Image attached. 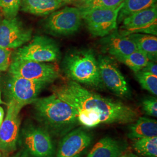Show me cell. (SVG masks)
<instances>
[{"label":"cell","instance_id":"6da1fadb","mask_svg":"<svg viewBox=\"0 0 157 157\" xmlns=\"http://www.w3.org/2000/svg\"><path fill=\"white\" fill-rule=\"evenodd\" d=\"M53 94L75 108L79 124L86 128L103 124H132L139 118L133 108L90 91L72 80L54 88Z\"/></svg>","mask_w":157,"mask_h":157},{"label":"cell","instance_id":"cb8c5ba5","mask_svg":"<svg viewBox=\"0 0 157 157\" xmlns=\"http://www.w3.org/2000/svg\"><path fill=\"white\" fill-rule=\"evenodd\" d=\"M136 76L143 89L157 96V76L141 70L136 73Z\"/></svg>","mask_w":157,"mask_h":157},{"label":"cell","instance_id":"484cf974","mask_svg":"<svg viewBox=\"0 0 157 157\" xmlns=\"http://www.w3.org/2000/svg\"><path fill=\"white\" fill-rule=\"evenodd\" d=\"M143 111L147 115L152 117H157V100L155 97L145 98L142 102Z\"/></svg>","mask_w":157,"mask_h":157},{"label":"cell","instance_id":"4fadbf2b","mask_svg":"<svg viewBox=\"0 0 157 157\" xmlns=\"http://www.w3.org/2000/svg\"><path fill=\"white\" fill-rule=\"evenodd\" d=\"M93 135L85 128H75L64 135L56 157H82L91 144Z\"/></svg>","mask_w":157,"mask_h":157},{"label":"cell","instance_id":"ac0fdd59","mask_svg":"<svg viewBox=\"0 0 157 157\" xmlns=\"http://www.w3.org/2000/svg\"><path fill=\"white\" fill-rule=\"evenodd\" d=\"M128 136L133 140L157 136V121L146 117L137 118L130 126Z\"/></svg>","mask_w":157,"mask_h":157},{"label":"cell","instance_id":"277c9868","mask_svg":"<svg viewBox=\"0 0 157 157\" xmlns=\"http://www.w3.org/2000/svg\"><path fill=\"white\" fill-rule=\"evenodd\" d=\"M22 157H54L55 148L50 133L43 127L29 124L23 128L18 141Z\"/></svg>","mask_w":157,"mask_h":157},{"label":"cell","instance_id":"d6a6232c","mask_svg":"<svg viewBox=\"0 0 157 157\" xmlns=\"http://www.w3.org/2000/svg\"><path fill=\"white\" fill-rule=\"evenodd\" d=\"M1 15H0V22H1Z\"/></svg>","mask_w":157,"mask_h":157},{"label":"cell","instance_id":"5bb4252c","mask_svg":"<svg viewBox=\"0 0 157 157\" xmlns=\"http://www.w3.org/2000/svg\"><path fill=\"white\" fill-rule=\"evenodd\" d=\"M32 31L25 28L16 17L0 22V47L6 49L21 47L32 39Z\"/></svg>","mask_w":157,"mask_h":157},{"label":"cell","instance_id":"1f68e13d","mask_svg":"<svg viewBox=\"0 0 157 157\" xmlns=\"http://www.w3.org/2000/svg\"><path fill=\"white\" fill-rule=\"evenodd\" d=\"M2 101L1 100V91H0V104H2Z\"/></svg>","mask_w":157,"mask_h":157},{"label":"cell","instance_id":"9c48e42d","mask_svg":"<svg viewBox=\"0 0 157 157\" xmlns=\"http://www.w3.org/2000/svg\"><path fill=\"white\" fill-rule=\"evenodd\" d=\"M81 11L78 7H65L51 13L45 28L56 36H67L77 32L82 23Z\"/></svg>","mask_w":157,"mask_h":157},{"label":"cell","instance_id":"7a4b0ae2","mask_svg":"<svg viewBox=\"0 0 157 157\" xmlns=\"http://www.w3.org/2000/svg\"><path fill=\"white\" fill-rule=\"evenodd\" d=\"M33 104L36 118L50 133L63 136L80 124L75 108L54 94Z\"/></svg>","mask_w":157,"mask_h":157},{"label":"cell","instance_id":"d6986e66","mask_svg":"<svg viewBox=\"0 0 157 157\" xmlns=\"http://www.w3.org/2000/svg\"><path fill=\"white\" fill-rule=\"evenodd\" d=\"M132 40L137 50L148 56L150 61H157V38L155 36L147 34L133 33L128 36Z\"/></svg>","mask_w":157,"mask_h":157},{"label":"cell","instance_id":"30bf717a","mask_svg":"<svg viewBox=\"0 0 157 157\" xmlns=\"http://www.w3.org/2000/svg\"><path fill=\"white\" fill-rule=\"evenodd\" d=\"M119 33L128 36L130 34L141 33L157 35V4L126 17Z\"/></svg>","mask_w":157,"mask_h":157},{"label":"cell","instance_id":"ffe728a7","mask_svg":"<svg viewBox=\"0 0 157 157\" xmlns=\"http://www.w3.org/2000/svg\"><path fill=\"white\" fill-rule=\"evenodd\" d=\"M156 2L157 0H124L120 6L117 21L121 23L126 17L150 8Z\"/></svg>","mask_w":157,"mask_h":157},{"label":"cell","instance_id":"4dcf8cb0","mask_svg":"<svg viewBox=\"0 0 157 157\" xmlns=\"http://www.w3.org/2000/svg\"><path fill=\"white\" fill-rule=\"evenodd\" d=\"M79 0H64L66 4H73L74 5L78 2Z\"/></svg>","mask_w":157,"mask_h":157},{"label":"cell","instance_id":"d4e9b609","mask_svg":"<svg viewBox=\"0 0 157 157\" xmlns=\"http://www.w3.org/2000/svg\"><path fill=\"white\" fill-rule=\"evenodd\" d=\"M22 0H0V8L6 18L16 17Z\"/></svg>","mask_w":157,"mask_h":157},{"label":"cell","instance_id":"52a82bcc","mask_svg":"<svg viewBox=\"0 0 157 157\" xmlns=\"http://www.w3.org/2000/svg\"><path fill=\"white\" fill-rule=\"evenodd\" d=\"M120 6L116 9L90 8L80 10L82 20L91 34L95 37H105L117 28Z\"/></svg>","mask_w":157,"mask_h":157},{"label":"cell","instance_id":"e575fe53","mask_svg":"<svg viewBox=\"0 0 157 157\" xmlns=\"http://www.w3.org/2000/svg\"><path fill=\"white\" fill-rule=\"evenodd\" d=\"M62 1H64V0H62ZM64 2H65V1H64ZM65 3H66V2H65Z\"/></svg>","mask_w":157,"mask_h":157},{"label":"cell","instance_id":"836d02e7","mask_svg":"<svg viewBox=\"0 0 157 157\" xmlns=\"http://www.w3.org/2000/svg\"><path fill=\"white\" fill-rule=\"evenodd\" d=\"M0 157H1V153H0Z\"/></svg>","mask_w":157,"mask_h":157},{"label":"cell","instance_id":"f1b7e54d","mask_svg":"<svg viewBox=\"0 0 157 157\" xmlns=\"http://www.w3.org/2000/svg\"><path fill=\"white\" fill-rule=\"evenodd\" d=\"M119 157H138L135 153L130 151H125Z\"/></svg>","mask_w":157,"mask_h":157},{"label":"cell","instance_id":"603a6c76","mask_svg":"<svg viewBox=\"0 0 157 157\" xmlns=\"http://www.w3.org/2000/svg\"><path fill=\"white\" fill-rule=\"evenodd\" d=\"M124 0H79L75 5L80 10L90 8H119Z\"/></svg>","mask_w":157,"mask_h":157},{"label":"cell","instance_id":"e0dca14e","mask_svg":"<svg viewBox=\"0 0 157 157\" xmlns=\"http://www.w3.org/2000/svg\"><path fill=\"white\" fill-rule=\"evenodd\" d=\"M65 4L62 0H22L21 7L25 12L37 16H45Z\"/></svg>","mask_w":157,"mask_h":157},{"label":"cell","instance_id":"ba28073f","mask_svg":"<svg viewBox=\"0 0 157 157\" xmlns=\"http://www.w3.org/2000/svg\"><path fill=\"white\" fill-rule=\"evenodd\" d=\"M47 84L48 83L43 82L34 81L11 75L6 85L10 100L14 101L23 108L33 103Z\"/></svg>","mask_w":157,"mask_h":157},{"label":"cell","instance_id":"44dd1931","mask_svg":"<svg viewBox=\"0 0 157 157\" xmlns=\"http://www.w3.org/2000/svg\"><path fill=\"white\" fill-rule=\"evenodd\" d=\"M136 152L145 157H157V136L144 137L133 140Z\"/></svg>","mask_w":157,"mask_h":157},{"label":"cell","instance_id":"3957f363","mask_svg":"<svg viewBox=\"0 0 157 157\" xmlns=\"http://www.w3.org/2000/svg\"><path fill=\"white\" fill-rule=\"evenodd\" d=\"M64 69L67 76L79 84L102 89V82L98 61L90 50L76 51L68 54L64 61Z\"/></svg>","mask_w":157,"mask_h":157},{"label":"cell","instance_id":"5b68a950","mask_svg":"<svg viewBox=\"0 0 157 157\" xmlns=\"http://www.w3.org/2000/svg\"><path fill=\"white\" fill-rule=\"evenodd\" d=\"M60 56V51L56 43L44 36H36L28 45L18 48L13 60L24 59L39 62H52Z\"/></svg>","mask_w":157,"mask_h":157},{"label":"cell","instance_id":"83f0119b","mask_svg":"<svg viewBox=\"0 0 157 157\" xmlns=\"http://www.w3.org/2000/svg\"><path fill=\"white\" fill-rule=\"evenodd\" d=\"M141 71L148 73H151L154 75L157 76V62L152 61H149L145 67Z\"/></svg>","mask_w":157,"mask_h":157},{"label":"cell","instance_id":"f546056e","mask_svg":"<svg viewBox=\"0 0 157 157\" xmlns=\"http://www.w3.org/2000/svg\"><path fill=\"white\" fill-rule=\"evenodd\" d=\"M4 111L3 108L0 107V127L2 124V122L4 121Z\"/></svg>","mask_w":157,"mask_h":157},{"label":"cell","instance_id":"8fae6325","mask_svg":"<svg viewBox=\"0 0 157 157\" xmlns=\"http://www.w3.org/2000/svg\"><path fill=\"white\" fill-rule=\"evenodd\" d=\"M22 108L14 101H9L6 119L0 127V150L2 151L10 152L17 149Z\"/></svg>","mask_w":157,"mask_h":157},{"label":"cell","instance_id":"7402d4cb","mask_svg":"<svg viewBox=\"0 0 157 157\" xmlns=\"http://www.w3.org/2000/svg\"><path fill=\"white\" fill-rule=\"evenodd\" d=\"M118 60L128 67L135 73L142 70L150 61L148 56L139 50L135 51L129 56L120 58Z\"/></svg>","mask_w":157,"mask_h":157},{"label":"cell","instance_id":"8992f818","mask_svg":"<svg viewBox=\"0 0 157 157\" xmlns=\"http://www.w3.org/2000/svg\"><path fill=\"white\" fill-rule=\"evenodd\" d=\"M10 75L34 81L51 83L59 76L56 65L47 62L24 60H13L8 68Z\"/></svg>","mask_w":157,"mask_h":157},{"label":"cell","instance_id":"4316f807","mask_svg":"<svg viewBox=\"0 0 157 157\" xmlns=\"http://www.w3.org/2000/svg\"><path fill=\"white\" fill-rule=\"evenodd\" d=\"M11 52L9 49L0 47V72L8 69L10 66Z\"/></svg>","mask_w":157,"mask_h":157},{"label":"cell","instance_id":"2e32d148","mask_svg":"<svg viewBox=\"0 0 157 157\" xmlns=\"http://www.w3.org/2000/svg\"><path fill=\"white\" fill-rule=\"evenodd\" d=\"M126 148L127 144L124 141L105 137L95 144L86 157H119Z\"/></svg>","mask_w":157,"mask_h":157},{"label":"cell","instance_id":"7c38bea8","mask_svg":"<svg viewBox=\"0 0 157 157\" xmlns=\"http://www.w3.org/2000/svg\"><path fill=\"white\" fill-rule=\"evenodd\" d=\"M98 63L104 86L121 98H130L131 91L129 85L116 63L108 56H100Z\"/></svg>","mask_w":157,"mask_h":157},{"label":"cell","instance_id":"9a60e30c","mask_svg":"<svg viewBox=\"0 0 157 157\" xmlns=\"http://www.w3.org/2000/svg\"><path fill=\"white\" fill-rule=\"evenodd\" d=\"M101 41L104 50L117 59L137 50L132 40L115 30L105 36Z\"/></svg>","mask_w":157,"mask_h":157}]
</instances>
